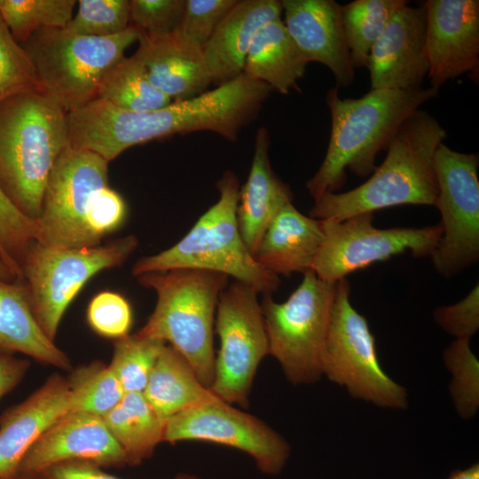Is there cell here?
<instances>
[{
	"label": "cell",
	"mask_w": 479,
	"mask_h": 479,
	"mask_svg": "<svg viewBox=\"0 0 479 479\" xmlns=\"http://www.w3.org/2000/svg\"><path fill=\"white\" fill-rule=\"evenodd\" d=\"M444 362L452 373L450 392L455 409L462 419L469 420L479 407V362L469 340L455 339L445 349Z\"/></svg>",
	"instance_id": "cell-34"
},
{
	"label": "cell",
	"mask_w": 479,
	"mask_h": 479,
	"mask_svg": "<svg viewBox=\"0 0 479 479\" xmlns=\"http://www.w3.org/2000/svg\"><path fill=\"white\" fill-rule=\"evenodd\" d=\"M139 35L130 25L105 37L81 35L66 28H40L21 45L34 64L43 93L68 114L98 98L106 75Z\"/></svg>",
	"instance_id": "cell-7"
},
{
	"label": "cell",
	"mask_w": 479,
	"mask_h": 479,
	"mask_svg": "<svg viewBox=\"0 0 479 479\" xmlns=\"http://www.w3.org/2000/svg\"><path fill=\"white\" fill-rule=\"evenodd\" d=\"M71 410L67 381L52 374L23 402L0 415V478L15 477L30 447L62 415Z\"/></svg>",
	"instance_id": "cell-20"
},
{
	"label": "cell",
	"mask_w": 479,
	"mask_h": 479,
	"mask_svg": "<svg viewBox=\"0 0 479 479\" xmlns=\"http://www.w3.org/2000/svg\"><path fill=\"white\" fill-rule=\"evenodd\" d=\"M271 90L242 73L228 83L153 111H126L96 98L67 114L69 145L110 162L130 147L177 134L211 131L235 141Z\"/></svg>",
	"instance_id": "cell-1"
},
{
	"label": "cell",
	"mask_w": 479,
	"mask_h": 479,
	"mask_svg": "<svg viewBox=\"0 0 479 479\" xmlns=\"http://www.w3.org/2000/svg\"><path fill=\"white\" fill-rule=\"evenodd\" d=\"M323 375L357 399L382 408L405 409L408 394L382 368L366 318L351 304L346 279L336 293L324 357Z\"/></svg>",
	"instance_id": "cell-10"
},
{
	"label": "cell",
	"mask_w": 479,
	"mask_h": 479,
	"mask_svg": "<svg viewBox=\"0 0 479 479\" xmlns=\"http://www.w3.org/2000/svg\"><path fill=\"white\" fill-rule=\"evenodd\" d=\"M76 15L65 27L86 36L105 37L130 27L129 0H79Z\"/></svg>",
	"instance_id": "cell-36"
},
{
	"label": "cell",
	"mask_w": 479,
	"mask_h": 479,
	"mask_svg": "<svg viewBox=\"0 0 479 479\" xmlns=\"http://www.w3.org/2000/svg\"><path fill=\"white\" fill-rule=\"evenodd\" d=\"M98 98L130 112L153 111L172 102L150 82L145 67L134 54L124 57L109 71Z\"/></svg>",
	"instance_id": "cell-30"
},
{
	"label": "cell",
	"mask_w": 479,
	"mask_h": 479,
	"mask_svg": "<svg viewBox=\"0 0 479 479\" xmlns=\"http://www.w3.org/2000/svg\"><path fill=\"white\" fill-rule=\"evenodd\" d=\"M29 365L26 359L0 354V399L21 382Z\"/></svg>",
	"instance_id": "cell-44"
},
{
	"label": "cell",
	"mask_w": 479,
	"mask_h": 479,
	"mask_svg": "<svg viewBox=\"0 0 479 479\" xmlns=\"http://www.w3.org/2000/svg\"><path fill=\"white\" fill-rule=\"evenodd\" d=\"M447 136L438 121L419 109L390 142L382 163L359 186L314 200L310 216L342 221L400 205L434 206L437 184L435 152Z\"/></svg>",
	"instance_id": "cell-3"
},
{
	"label": "cell",
	"mask_w": 479,
	"mask_h": 479,
	"mask_svg": "<svg viewBox=\"0 0 479 479\" xmlns=\"http://www.w3.org/2000/svg\"><path fill=\"white\" fill-rule=\"evenodd\" d=\"M336 283L309 271L285 302H275L271 294L263 296L269 355L279 362L293 385L312 384L323 375Z\"/></svg>",
	"instance_id": "cell-8"
},
{
	"label": "cell",
	"mask_w": 479,
	"mask_h": 479,
	"mask_svg": "<svg viewBox=\"0 0 479 479\" xmlns=\"http://www.w3.org/2000/svg\"><path fill=\"white\" fill-rule=\"evenodd\" d=\"M43 479H120L90 462L66 461L53 465L41 474ZM174 479H204L189 474H179Z\"/></svg>",
	"instance_id": "cell-43"
},
{
	"label": "cell",
	"mask_w": 479,
	"mask_h": 479,
	"mask_svg": "<svg viewBox=\"0 0 479 479\" xmlns=\"http://www.w3.org/2000/svg\"><path fill=\"white\" fill-rule=\"evenodd\" d=\"M283 23L307 63L318 62L333 73L337 86L352 83L351 64L341 13L334 0H282Z\"/></svg>",
	"instance_id": "cell-19"
},
{
	"label": "cell",
	"mask_w": 479,
	"mask_h": 479,
	"mask_svg": "<svg viewBox=\"0 0 479 479\" xmlns=\"http://www.w3.org/2000/svg\"><path fill=\"white\" fill-rule=\"evenodd\" d=\"M447 479H479V464L474 463L465 468L452 471Z\"/></svg>",
	"instance_id": "cell-45"
},
{
	"label": "cell",
	"mask_w": 479,
	"mask_h": 479,
	"mask_svg": "<svg viewBox=\"0 0 479 479\" xmlns=\"http://www.w3.org/2000/svg\"><path fill=\"white\" fill-rule=\"evenodd\" d=\"M86 318L97 334L117 340L129 334L133 316L131 306L123 295L103 291L90 301Z\"/></svg>",
	"instance_id": "cell-37"
},
{
	"label": "cell",
	"mask_w": 479,
	"mask_h": 479,
	"mask_svg": "<svg viewBox=\"0 0 479 479\" xmlns=\"http://www.w3.org/2000/svg\"><path fill=\"white\" fill-rule=\"evenodd\" d=\"M15 352L62 370L71 367L67 354L37 323L23 282L0 279V354Z\"/></svg>",
	"instance_id": "cell-25"
},
{
	"label": "cell",
	"mask_w": 479,
	"mask_h": 479,
	"mask_svg": "<svg viewBox=\"0 0 479 479\" xmlns=\"http://www.w3.org/2000/svg\"><path fill=\"white\" fill-rule=\"evenodd\" d=\"M373 213L345 220H321L323 241L311 271L321 279L336 283L346 276L406 252L413 257L430 255L441 238V224L421 228L380 229Z\"/></svg>",
	"instance_id": "cell-14"
},
{
	"label": "cell",
	"mask_w": 479,
	"mask_h": 479,
	"mask_svg": "<svg viewBox=\"0 0 479 479\" xmlns=\"http://www.w3.org/2000/svg\"><path fill=\"white\" fill-rule=\"evenodd\" d=\"M433 318L444 332L455 339L470 340L479 328L478 283L458 302L435 309Z\"/></svg>",
	"instance_id": "cell-42"
},
{
	"label": "cell",
	"mask_w": 479,
	"mask_h": 479,
	"mask_svg": "<svg viewBox=\"0 0 479 479\" xmlns=\"http://www.w3.org/2000/svg\"><path fill=\"white\" fill-rule=\"evenodd\" d=\"M68 145L67 114L43 91L0 104V189L33 223L51 169Z\"/></svg>",
	"instance_id": "cell-4"
},
{
	"label": "cell",
	"mask_w": 479,
	"mask_h": 479,
	"mask_svg": "<svg viewBox=\"0 0 479 479\" xmlns=\"http://www.w3.org/2000/svg\"><path fill=\"white\" fill-rule=\"evenodd\" d=\"M109 161L86 149L68 145L49 175L41 212L34 222L36 242L53 247L98 246L86 223L90 202L108 185Z\"/></svg>",
	"instance_id": "cell-12"
},
{
	"label": "cell",
	"mask_w": 479,
	"mask_h": 479,
	"mask_svg": "<svg viewBox=\"0 0 479 479\" xmlns=\"http://www.w3.org/2000/svg\"><path fill=\"white\" fill-rule=\"evenodd\" d=\"M136 278L157 295L153 313L136 334L173 347L192 365L199 381L210 389L215 376V314L229 277L203 270L175 269Z\"/></svg>",
	"instance_id": "cell-5"
},
{
	"label": "cell",
	"mask_w": 479,
	"mask_h": 479,
	"mask_svg": "<svg viewBox=\"0 0 479 479\" xmlns=\"http://www.w3.org/2000/svg\"><path fill=\"white\" fill-rule=\"evenodd\" d=\"M307 64L280 18L265 24L255 34L243 73L286 95L299 89L297 82L304 76Z\"/></svg>",
	"instance_id": "cell-26"
},
{
	"label": "cell",
	"mask_w": 479,
	"mask_h": 479,
	"mask_svg": "<svg viewBox=\"0 0 479 479\" xmlns=\"http://www.w3.org/2000/svg\"><path fill=\"white\" fill-rule=\"evenodd\" d=\"M426 27L424 4H407L395 12L369 53L371 90L422 87L429 69Z\"/></svg>",
	"instance_id": "cell-18"
},
{
	"label": "cell",
	"mask_w": 479,
	"mask_h": 479,
	"mask_svg": "<svg viewBox=\"0 0 479 479\" xmlns=\"http://www.w3.org/2000/svg\"><path fill=\"white\" fill-rule=\"evenodd\" d=\"M66 461L124 467L127 458L100 416L69 411L57 420L22 458L15 477L41 474Z\"/></svg>",
	"instance_id": "cell-16"
},
{
	"label": "cell",
	"mask_w": 479,
	"mask_h": 479,
	"mask_svg": "<svg viewBox=\"0 0 479 479\" xmlns=\"http://www.w3.org/2000/svg\"><path fill=\"white\" fill-rule=\"evenodd\" d=\"M426 46L430 87L475 71L479 66V1L428 0Z\"/></svg>",
	"instance_id": "cell-17"
},
{
	"label": "cell",
	"mask_w": 479,
	"mask_h": 479,
	"mask_svg": "<svg viewBox=\"0 0 479 479\" xmlns=\"http://www.w3.org/2000/svg\"><path fill=\"white\" fill-rule=\"evenodd\" d=\"M134 55L150 82L172 101L194 98L212 84L202 48L177 30L162 35L140 34Z\"/></svg>",
	"instance_id": "cell-21"
},
{
	"label": "cell",
	"mask_w": 479,
	"mask_h": 479,
	"mask_svg": "<svg viewBox=\"0 0 479 479\" xmlns=\"http://www.w3.org/2000/svg\"><path fill=\"white\" fill-rule=\"evenodd\" d=\"M127 216V205L122 195L108 185L93 195L86 215L89 231L94 239L101 240L118 230Z\"/></svg>",
	"instance_id": "cell-41"
},
{
	"label": "cell",
	"mask_w": 479,
	"mask_h": 479,
	"mask_svg": "<svg viewBox=\"0 0 479 479\" xmlns=\"http://www.w3.org/2000/svg\"><path fill=\"white\" fill-rule=\"evenodd\" d=\"M0 240L11 269L21 279V264L34 239V223L20 214L0 189Z\"/></svg>",
	"instance_id": "cell-39"
},
{
	"label": "cell",
	"mask_w": 479,
	"mask_h": 479,
	"mask_svg": "<svg viewBox=\"0 0 479 479\" xmlns=\"http://www.w3.org/2000/svg\"><path fill=\"white\" fill-rule=\"evenodd\" d=\"M405 0H355L341 5L342 21L353 68L366 67L370 51Z\"/></svg>",
	"instance_id": "cell-29"
},
{
	"label": "cell",
	"mask_w": 479,
	"mask_h": 479,
	"mask_svg": "<svg viewBox=\"0 0 479 479\" xmlns=\"http://www.w3.org/2000/svg\"><path fill=\"white\" fill-rule=\"evenodd\" d=\"M138 246L130 234L105 245L53 247L34 240L21 264V279L33 314L54 342L63 315L83 286L98 272L122 265Z\"/></svg>",
	"instance_id": "cell-9"
},
{
	"label": "cell",
	"mask_w": 479,
	"mask_h": 479,
	"mask_svg": "<svg viewBox=\"0 0 479 479\" xmlns=\"http://www.w3.org/2000/svg\"><path fill=\"white\" fill-rule=\"evenodd\" d=\"M214 443L248 454L257 468L279 475L290 456L288 443L257 417L218 397L181 412L166 420L163 442Z\"/></svg>",
	"instance_id": "cell-15"
},
{
	"label": "cell",
	"mask_w": 479,
	"mask_h": 479,
	"mask_svg": "<svg viewBox=\"0 0 479 479\" xmlns=\"http://www.w3.org/2000/svg\"><path fill=\"white\" fill-rule=\"evenodd\" d=\"M19 478L20 479H43L40 475L24 476V477H19Z\"/></svg>",
	"instance_id": "cell-48"
},
{
	"label": "cell",
	"mask_w": 479,
	"mask_h": 479,
	"mask_svg": "<svg viewBox=\"0 0 479 479\" xmlns=\"http://www.w3.org/2000/svg\"><path fill=\"white\" fill-rule=\"evenodd\" d=\"M71 410L104 416L125 394L109 365L93 361L74 368L67 378Z\"/></svg>",
	"instance_id": "cell-31"
},
{
	"label": "cell",
	"mask_w": 479,
	"mask_h": 479,
	"mask_svg": "<svg viewBox=\"0 0 479 479\" xmlns=\"http://www.w3.org/2000/svg\"><path fill=\"white\" fill-rule=\"evenodd\" d=\"M166 343L160 340L128 334L114 342L109 366L125 393L143 392L155 362Z\"/></svg>",
	"instance_id": "cell-33"
},
{
	"label": "cell",
	"mask_w": 479,
	"mask_h": 479,
	"mask_svg": "<svg viewBox=\"0 0 479 479\" xmlns=\"http://www.w3.org/2000/svg\"><path fill=\"white\" fill-rule=\"evenodd\" d=\"M31 91H43L34 64L0 18V104Z\"/></svg>",
	"instance_id": "cell-35"
},
{
	"label": "cell",
	"mask_w": 479,
	"mask_h": 479,
	"mask_svg": "<svg viewBox=\"0 0 479 479\" xmlns=\"http://www.w3.org/2000/svg\"><path fill=\"white\" fill-rule=\"evenodd\" d=\"M0 479H20L19 477H13V478H0Z\"/></svg>",
	"instance_id": "cell-49"
},
{
	"label": "cell",
	"mask_w": 479,
	"mask_h": 479,
	"mask_svg": "<svg viewBox=\"0 0 479 479\" xmlns=\"http://www.w3.org/2000/svg\"><path fill=\"white\" fill-rule=\"evenodd\" d=\"M185 7V0H131L130 25L147 35L170 34L178 29Z\"/></svg>",
	"instance_id": "cell-38"
},
{
	"label": "cell",
	"mask_w": 479,
	"mask_h": 479,
	"mask_svg": "<svg viewBox=\"0 0 479 479\" xmlns=\"http://www.w3.org/2000/svg\"><path fill=\"white\" fill-rule=\"evenodd\" d=\"M101 418L130 466L139 465L149 459L156 446L163 442L166 420L156 413L143 392L125 393Z\"/></svg>",
	"instance_id": "cell-28"
},
{
	"label": "cell",
	"mask_w": 479,
	"mask_h": 479,
	"mask_svg": "<svg viewBox=\"0 0 479 479\" xmlns=\"http://www.w3.org/2000/svg\"><path fill=\"white\" fill-rule=\"evenodd\" d=\"M143 394L165 420L217 397L199 381L188 361L169 344L158 357Z\"/></svg>",
	"instance_id": "cell-27"
},
{
	"label": "cell",
	"mask_w": 479,
	"mask_h": 479,
	"mask_svg": "<svg viewBox=\"0 0 479 479\" xmlns=\"http://www.w3.org/2000/svg\"><path fill=\"white\" fill-rule=\"evenodd\" d=\"M75 0H0V18L14 39L25 43L40 28H65Z\"/></svg>",
	"instance_id": "cell-32"
},
{
	"label": "cell",
	"mask_w": 479,
	"mask_h": 479,
	"mask_svg": "<svg viewBox=\"0 0 479 479\" xmlns=\"http://www.w3.org/2000/svg\"><path fill=\"white\" fill-rule=\"evenodd\" d=\"M438 92L432 87L371 90L357 98H342L336 87L330 89L326 97L331 114L328 147L306 183L314 200L342 188L347 169L360 177L371 175L378 153L388 149L403 124Z\"/></svg>",
	"instance_id": "cell-2"
},
{
	"label": "cell",
	"mask_w": 479,
	"mask_h": 479,
	"mask_svg": "<svg viewBox=\"0 0 479 479\" xmlns=\"http://www.w3.org/2000/svg\"><path fill=\"white\" fill-rule=\"evenodd\" d=\"M0 279L4 281H15L17 279L6 266V264L0 259Z\"/></svg>",
	"instance_id": "cell-46"
},
{
	"label": "cell",
	"mask_w": 479,
	"mask_h": 479,
	"mask_svg": "<svg viewBox=\"0 0 479 479\" xmlns=\"http://www.w3.org/2000/svg\"><path fill=\"white\" fill-rule=\"evenodd\" d=\"M259 293L235 281L221 293L216 310L220 349L210 390L221 400L249 405V394L259 364L269 355Z\"/></svg>",
	"instance_id": "cell-11"
},
{
	"label": "cell",
	"mask_w": 479,
	"mask_h": 479,
	"mask_svg": "<svg viewBox=\"0 0 479 479\" xmlns=\"http://www.w3.org/2000/svg\"><path fill=\"white\" fill-rule=\"evenodd\" d=\"M479 158L441 143L435 152L437 196L443 232L430 255L436 271L451 278L479 259Z\"/></svg>",
	"instance_id": "cell-13"
},
{
	"label": "cell",
	"mask_w": 479,
	"mask_h": 479,
	"mask_svg": "<svg viewBox=\"0 0 479 479\" xmlns=\"http://www.w3.org/2000/svg\"><path fill=\"white\" fill-rule=\"evenodd\" d=\"M238 0H185L177 31L200 47L207 43Z\"/></svg>",
	"instance_id": "cell-40"
},
{
	"label": "cell",
	"mask_w": 479,
	"mask_h": 479,
	"mask_svg": "<svg viewBox=\"0 0 479 479\" xmlns=\"http://www.w3.org/2000/svg\"><path fill=\"white\" fill-rule=\"evenodd\" d=\"M281 14V1L236 3L202 48L212 84L224 85L243 73L245 59L255 34L265 24L280 19Z\"/></svg>",
	"instance_id": "cell-22"
},
{
	"label": "cell",
	"mask_w": 479,
	"mask_h": 479,
	"mask_svg": "<svg viewBox=\"0 0 479 479\" xmlns=\"http://www.w3.org/2000/svg\"><path fill=\"white\" fill-rule=\"evenodd\" d=\"M219 198L175 245L144 256L133 265L139 275L175 269H196L232 277L259 294H271L279 284L278 276L264 270L247 249L239 231L236 211L240 184L232 171L217 182Z\"/></svg>",
	"instance_id": "cell-6"
},
{
	"label": "cell",
	"mask_w": 479,
	"mask_h": 479,
	"mask_svg": "<svg viewBox=\"0 0 479 479\" xmlns=\"http://www.w3.org/2000/svg\"><path fill=\"white\" fill-rule=\"evenodd\" d=\"M323 237L321 220L304 216L290 201L265 230L254 258L278 277L303 274L311 271Z\"/></svg>",
	"instance_id": "cell-24"
},
{
	"label": "cell",
	"mask_w": 479,
	"mask_h": 479,
	"mask_svg": "<svg viewBox=\"0 0 479 479\" xmlns=\"http://www.w3.org/2000/svg\"><path fill=\"white\" fill-rule=\"evenodd\" d=\"M269 146V132L260 128L255 135L248 177L239 191L238 227L253 256L271 222L293 199L288 185L280 180L271 169Z\"/></svg>",
	"instance_id": "cell-23"
},
{
	"label": "cell",
	"mask_w": 479,
	"mask_h": 479,
	"mask_svg": "<svg viewBox=\"0 0 479 479\" xmlns=\"http://www.w3.org/2000/svg\"><path fill=\"white\" fill-rule=\"evenodd\" d=\"M0 259L6 264V266L11 270V271L12 272V269H11V264H10V261H9V258L5 253V250L3 247V244L1 242V240H0ZM13 273V272H12ZM14 275V274H13ZM16 278V277H15Z\"/></svg>",
	"instance_id": "cell-47"
}]
</instances>
